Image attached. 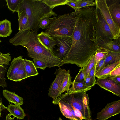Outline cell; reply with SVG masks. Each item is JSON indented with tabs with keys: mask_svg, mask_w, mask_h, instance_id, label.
Wrapping results in <instances>:
<instances>
[{
	"mask_svg": "<svg viewBox=\"0 0 120 120\" xmlns=\"http://www.w3.org/2000/svg\"><path fill=\"white\" fill-rule=\"evenodd\" d=\"M33 60L36 69L44 70L48 67L47 64L43 61L36 59H33Z\"/></svg>",
	"mask_w": 120,
	"mask_h": 120,
	"instance_id": "32",
	"label": "cell"
},
{
	"mask_svg": "<svg viewBox=\"0 0 120 120\" xmlns=\"http://www.w3.org/2000/svg\"><path fill=\"white\" fill-rule=\"evenodd\" d=\"M95 70L94 67L89 71L88 76L90 77H92L95 76Z\"/></svg>",
	"mask_w": 120,
	"mask_h": 120,
	"instance_id": "41",
	"label": "cell"
},
{
	"mask_svg": "<svg viewBox=\"0 0 120 120\" xmlns=\"http://www.w3.org/2000/svg\"><path fill=\"white\" fill-rule=\"evenodd\" d=\"M22 57V56H20L17 57H15L12 60L7 73V76L9 79L19 69L23 62Z\"/></svg>",
	"mask_w": 120,
	"mask_h": 120,
	"instance_id": "15",
	"label": "cell"
},
{
	"mask_svg": "<svg viewBox=\"0 0 120 120\" xmlns=\"http://www.w3.org/2000/svg\"><path fill=\"white\" fill-rule=\"evenodd\" d=\"M7 108V107L4 106L2 104L1 99L0 96V118L1 116L2 111L3 110Z\"/></svg>",
	"mask_w": 120,
	"mask_h": 120,
	"instance_id": "40",
	"label": "cell"
},
{
	"mask_svg": "<svg viewBox=\"0 0 120 120\" xmlns=\"http://www.w3.org/2000/svg\"><path fill=\"white\" fill-rule=\"evenodd\" d=\"M89 60L86 64L82 68L84 76V80L88 76L89 73L91 69L94 66L95 64L94 55Z\"/></svg>",
	"mask_w": 120,
	"mask_h": 120,
	"instance_id": "27",
	"label": "cell"
},
{
	"mask_svg": "<svg viewBox=\"0 0 120 120\" xmlns=\"http://www.w3.org/2000/svg\"><path fill=\"white\" fill-rule=\"evenodd\" d=\"M71 79L70 71L69 70L65 74L61 83L59 90L60 96L64 92L67 91L69 90L72 82Z\"/></svg>",
	"mask_w": 120,
	"mask_h": 120,
	"instance_id": "22",
	"label": "cell"
},
{
	"mask_svg": "<svg viewBox=\"0 0 120 120\" xmlns=\"http://www.w3.org/2000/svg\"><path fill=\"white\" fill-rule=\"evenodd\" d=\"M80 10L50 18V23L44 32L52 37H71Z\"/></svg>",
	"mask_w": 120,
	"mask_h": 120,
	"instance_id": "4",
	"label": "cell"
},
{
	"mask_svg": "<svg viewBox=\"0 0 120 120\" xmlns=\"http://www.w3.org/2000/svg\"><path fill=\"white\" fill-rule=\"evenodd\" d=\"M58 47L53 53L58 58L63 61L67 56L72 42L71 37L68 36L52 37Z\"/></svg>",
	"mask_w": 120,
	"mask_h": 120,
	"instance_id": "7",
	"label": "cell"
},
{
	"mask_svg": "<svg viewBox=\"0 0 120 120\" xmlns=\"http://www.w3.org/2000/svg\"><path fill=\"white\" fill-rule=\"evenodd\" d=\"M72 87L70 88L69 90L75 91L91 88L87 86L84 82H73L71 83Z\"/></svg>",
	"mask_w": 120,
	"mask_h": 120,
	"instance_id": "29",
	"label": "cell"
},
{
	"mask_svg": "<svg viewBox=\"0 0 120 120\" xmlns=\"http://www.w3.org/2000/svg\"><path fill=\"white\" fill-rule=\"evenodd\" d=\"M42 1V0H22L18 14L21 12H25L30 24V30L37 34L39 28V20L42 17L48 16L54 17L57 15Z\"/></svg>",
	"mask_w": 120,
	"mask_h": 120,
	"instance_id": "3",
	"label": "cell"
},
{
	"mask_svg": "<svg viewBox=\"0 0 120 120\" xmlns=\"http://www.w3.org/2000/svg\"><path fill=\"white\" fill-rule=\"evenodd\" d=\"M19 32H21L30 30V24L27 16L23 11L18 14Z\"/></svg>",
	"mask_w": 120,
	"mask_h": 120,
	"instance_id": "17",
	"label": "cell"
},
{
	"mask_svg": "<svg viewBox=\"0 0 120 120\" xmlns=\"http://www.w3.org/2000/svg\"><path fill=\"white\" fill-rule=\"evenodd\" d=\"M91 88L75 91L68 90L54 99L52 103L54 104L59 102L65 105L74 120H91L89 98L86 93Z\"/></svg>",
	"mask_w": 120,
	"mask_h": 120,
	"instance_id": "2",
	"label": "cell"
},
{
	"mask_svg": "<svg viewBox=\"0 0 120 120\" xmlns=\"http://www.w3.org/2000/svg\"><path fill=\"white\" fill-rule=\"evenodd\" d=\"M120 113V100L107 104L100 112L97 113L96 119L106 120Z\"/></svg>",
	"mask_w": 120,
	"mask_h": 120,
	"instance_id": "8",
	"label": "cell"
},
{
	"mask_svg": "<svg viewBox=\"0 0 120 120\" xmlns=\"http://www.w3.org/2000/svg\"><path fill=\"white\" fill-rule=\"evenodd\" d=\"M28 78L26 75L23 62L18 71L9 80L16 82H19Z\"/></svg>",
	"mask_w": 120,
	"mask_h": 120,
	"instance_id": "23",
	"label": "cell"
},
{
	"mask_svg": "<svg viewBox=\"0 0 120 120\" xmlns=\"http://www.w3.org/2000/svg\"><path fill=\"white\" fill-rule=\"evenodd\" d=\"M22 0H5L8 8L13 13L18 12Z\"/></svg>",
	"mask_w": 120,
	"mask_h": 120,
	"instance_id": "26",
	"label": "cell"
},
{
	"mask_svg": "<svg viewBox=\"0 0 120 120\" xmlns=\"http://www.w3.org/2000/svg\"><path fill=\"white\" fill-rule=\"evenodd\" d=\"M6 109L9 112V114L13 115L14 118L16 117L19 119H22L25 116L24 110L20 105H13L12 103L8 105Z\"/></svg>",
	"mask_w": 120,
	"mask_h": 120,
	"instance_id": "18",
	"label": "cell"
},
{
	"mask_svg": "<svg viewBox=\"0 0 120 120\" xmlns=\"http://www.w3.org/2000/svg\"><path fill=\"white\" fill-rule=\"evenodd\" d=\"M94 0H79L77 4L78 9L96 5Z\"/></svg>",
	"mask_w": 120,
	"mask_h": 120,
	"instance_id": "28",
	"label": "cell"
},
{
	"mask_svg": "<svg viewBox=\"0 0 120 120\" xmlns=\"http://www.w3.org/2000/svg\"><path fill=\"white\" fill-rule=\"evenodd\" d=\"M106 1L114 22L120 27V0H106Z\"/></svg>",
	"mask_w": 120,
	"mask_h": 120,
	"instance_id": "12",
	"label": "cell"
},
{
	"mask_svg": "<svg viewBox=\"0 0 120 120\" xmlns=\"http://www.w3.org/2000/svg\"><path fill=\"white\" fill-rule=\"evenodd\" d=\"M79 0H68L66 4L70 6L75 11L78 9L77 8V4Z\"/></svg>",
	"mask_w": 120,
	"mask_h": 120,
	"instance_id": "36",
	"label": "cell"
},
{
	"mask_svg": "<svg viewBox=\"0 0 120 120\" xmlns=\"http://www.w3.org/2000/svg\"><path fill=\"white\" fill-rule=\"evenodd\" d=\"M11 115L9 113L8 114L6 115V119L5 120H14V117L12 118H11Z\"/></svg>",
	"mask_w": 120,
	"mask_h": 120,
	"instance_id": "42",
	"label": "cell"
},
{
	"mask_svg": "<svg viewBox=\"0 0 120 120\" xmlns=\"http://www.w3.org/2000/svg\"><path fill=\"white\" fill-rule=\"evenodd\" d=\"M95 42L99 48H102L110 51L120 52V38L117 39L105 40L96 37Z\"/></svg>",
	"mask_w": 120,
	"mask_h": 120,
	"instance_id": "10",
	"label": "cell"
},
{
	"mask_svg": "<svg viewBox=\"0 0 120 120\" xmlns=\"http://www.w3.org/2000/svg\"><path fill=\"white\" fill-rule=\"evenodd\" d=\"M107 79L112 80L117 84L120 85V76L112 78H108Z\"/></svg>",
	"mask_w": 120,
	"mask_h": 120,
	"instance_id": "39",
	"label": "cell"
},
{
	"mask_svg": "<svg viewBox=\"0 0 120 120\" xmlns=\"http://www.w3.org/2000/svg\"><path fill=\"white\" fill-rule=\"evenodd\" d=\"M106 50L108 53L105 57L104 64L100 70L108 65L120 60V52H115Z\"/></svg>",
	"mask_w": 120,
	"mask_h": 120,
	"instance_id": "20",
	"label": "cell"
},
{
	"mask_svg": "<svg viewBox=\"0 0 120 120\" xmlns=\"http://www.w3.org/2000/svg\"></svg>",
	"mask_w": 120,
	"mask_h": 120,
	"instance_id": "46",
	"label": "cell"
},
{
	"mask_svg": "<svg viewBox=\"0 0 120 120\" xmlns=\"http://www.w3.org/2000/svg\"><path fill=\"white\" fill-rule=\"evenodd\" d=\"M67 71L60 68L56 70V77L50 85L48 90V96L54 99L59 96V90L64 78Z\"/></svg>",
	"mask_w": 120,
	"mask_h": 120,
	"instance_id": "9",
	"label": "cell"
},
{
	"mask_svg": "<svg viewBox=\"0 0 120 120\" xmlns=\"http://www.w3.org/2000/svg\"><path fill=\"white\" fill-rule=\"evenodd\" d=\"M95 8L92 7L80 9L71 37L72 45L64 64H74L82 68L98 48L95 42Z\"/></svg>",
	"mask_w": 120,
	"mask_h": 120,
	"instance_id": "1",
	"label": "cell"
},
{
	"mask_svg": "<svg viewBox=\"0 0 120 120\" xmlns=\"http://www.w3.org/2000/svg\"><path fill=\"white\" fill-rule=\"evenodd\" d=\"M96 7L101 12L110 29L113 39H117L120 36V27L114 22L110 14L106 0H95Z\"/></svg>",
	"mask_w": 120,
	"mask_h": 120,
	"instance_id": "5",
	"label": "cell"
},
{
	"mask_svg": "<svg viewBox=\"0 0 120 120\" xmlns=\"http://www.w3.org/2000/svg\"><path fill=\"white\" fill-rule=\"evenodd\" d=\"M2 93L3 96L9 102L19 105L23 104V98L15 92L4 89L3 90Z\"/></svg>",
	"mask_w": 120,
	"mask_h": 120,
	"instance_id": "16",
	"label": "cell"
},
{
	"mask_svg": "<svg viewBox=\"0 0 120 120\" xmlns=\"http://www.w3.org/2000/svg\"><path fill=\"white\" fill-rule=\"evenodd\" d=\"M0 86H2L0 83Z\"/></svg>",
	"mask_w": 120,
	"mask_h": 120,
	"instance_id": "44",
	"label": "cell"
},
{
	"mask_svg": "<svg viewBox=\"0 0 120 120\" xmlns=\"http://www.w3.org/2000/svg\"><path fill=\"white\" fill-rule=\"evenodd\" d=\"M10 21L6 19L0 21V37L4 38L9 36L12 32Z\"/></svg>",
	"mask_w": 120,
	"mask_h": 120,
	"instance_id": "19",
	"label": "cell"
},
{
	"mask_svg": "<svg viewBox=\"0 0 120 120\" xmlns=\"http://www.w3.org/2000/svg\"><path fill=\"white\" fill-rule=\"evenodd\" d=\"M118 76H120V65L115 68L110 72L109 76L108 78H113Z\"/></svg>",
	"mask_w": 120,
	"mask_h": 120,
	"instance_id": "35",
	"label": "cell"
},
{
	"mask_svg": "<svg viewBox=\"0 0 120 120\" xmlns=\"http://www.w3.org/2000/svg\"><path fill=\"white\" fill-rule=\"evenodd\" d=\"M96 80L95 76L90 77L88 76L84 82L87 86L92 88L96 84Z\"/></svg>",
	"mask_w": 120,
	"mask_h": 120,
	"instance_id": "33",
	"label": "cell"
},
{
	"mask_svg": "<svg viewBox=\"0 0 120 120\" xmlns=\"http://www.w3.org/2000/svg\"><path fill=\"white\" fill-rule=\"evenodd\" d=\"M108 53L106 49L102 48H99L94 54V70L98 62L104 58Z\"/></svg>",
	"mask_w": 120,
	"mask_h": 120,
	"instance_id": "24",
	"label": "cell"
},
{
	"mask_svg": "<svg viewBox=\"0 0 120 120\" xmlns=\"http://www.w3.org/2000/svg\"><path fill=\"white\" fill-rule=\"evenodd\" d=\"M120 65V60L108 65L101 69L95 74V76L98 79H107L109 76L110 72L115 68Z\"/></svg>",
	"mask_w": 120,
	"mask_h": 120,
	"instance_id": "14",
	"label": "cell"
},
{
	"mask_svg": "<svg viewBox=\"0 0 120 120\" xmlns=\"http://www.w3.org/2000/svg\"><path fill=\"white\" fill-rule=\"evenodd\" d=\"M84 76L82 68H81L75 77L73 82H84Z\"/></svg>",
	"mask_w": 120,
	"mask_h": 120,
	"instance_id": "34",
	"label": "cell"
},
{
	"mask_svg": "<svg viewBox=\"0 0 120 120\" xmlns=\"http://www.w3.org/2000/svg\"><path fill=\"white\" fill-rule=\"evenodd\" d=\"M7 70L6 66L0 67V80L5 81V76Z\"/></svg>",
	"mask_w": 120,
	"mask_h": 120,
	"instance_id": "37",
	"label": "cell"
},
{
	"mask_svg": "<svg viewBox=\"0 0 120 120\" xmlns=\"http://www.w3.org/2000/svg\"><path fill=\"white\" fill-rule=\"evenodd\" d=\"M5 66V65H3L0 64V67H4Z\"/></svg>",
	"mask_w": 120,
	"mask_h": 120,
	"instance_id": "43",
	"label": "cell"
},
{
	"mask_svg": "<svg viewBox=\"0 0 120 120\" xmlns=\"http://www.w3.org/2000/svg\"><path fill=\"white\" fill-rule=\"evenodd\" d=\"M96 22L95 25L96 37L105 40H113L109 27L106 22L99 9H95Z\"/></svg>",
	"mask_w": 120,
	"mask_h": 120,
	"instance_id": "6",
	"label": "cell"
},
{
	"mask_svg": "<svg viewBox=\"0 0 120 120\" xmlns=\"http://www.w3.org/2000/svg\"><path fill=\"white\" fill-rule=\"evenodd\" d=\"M11 57L9 53L4 54L0 52V64L5 66L9 65Z\"/></svg>",
	"mask_w": 120,
	"mask_h": 120,
	"instance_id": "30",
	"label": "cell"
},
{
	"mask_svg": "<svg viewBox=\"0 0 120 120\" xmlns=\"http://www.w3.org/2000/svg\"><path fill=\"white\" fill-rule=\"evenodd\" d=\"M1 42V40H0V43Z\"/></svg>",
	"mask_w": 120,
	"mask_h": 120,
	"instance_id": "45",
	"label": "cell"
},
{
	"mask_svg": "<svg viewBox=\"0 0 120 120\" xmlns=\"http://www.w3.org/2000/svg\"><path fill=\"white\" fill-rule=\"evenodd\" d=\"M95 83L101 88L120 97V85L113 80L107 79H98L96 80Z\"/></svg>",
	"mask_w": 120,
	"mask_h": 120,
	"instance_id": "11",
	"label": "cell"
},
{
	"mask_svg": "<svg viewBox=\"0 0 120 120\" xmlns=\"http://www.w3.org/2000/svg\"><path fill=\"white\" fill-rule=\"evenodd\" d=\"M105 57L100 60L97 64L95 69V74L100 70L103 65L104 63Z\"/></svg>",
	"mask_w": 120,
	"mask_h": 120,
	"instance_id": "38",
	"label": "cell"
},
{
	"mask_svg": "<svg viewBox=\"0 0 120 120\" xmlns=\"http://www.w3.org/2000/svg\"><path fill=\"white\" fill-rule=\"evenodd\" d=\"M26 75L28 77L37 75L39 73L33 61L25 58L23 59Z\"/></svg>",
	"mask_w": 120,
	"mask_h": 120,
	"instance_id": "21",
	"label": "cell"
},
{
	"mask_svg": "<svg viewBox=\"0 0 120 120\" xmlns=\"http://www.w3.org/2000/svg\"><path fill=\"white\" fill-rule=\"evenodd\" d=\"M38 40L45 48L53 53L56 41L52 37L42 31L37 35Z\"/></svg>",
	"mask_w": 120,
	"mask_h": 120,
	"instance_id": "13",
	"label": "cell"
},
{
	"mask_svg": "<svg viewBox=\"0 0 120 120\" xmlns=\"http://www.w3.org/2000/svg\"><path fill=\"white\" fill-rule=\"evenodd\" d=\"M68 0H42V2L50 8L66 4Z\"/></svg>",
	"mask_w": 120,
	"mask_h": 120,
	"instance_id": "25",
	"label": "cell"
},
{
	"mask_svg": "<svg viewBox=\"0 0 120 120\" xmlns=\"http://www.w3.org/2000/svg\"><path fill=\"white\" fill-rule=\"evenodd\" d=\"M50 23V18L47 15L41 18L39 20V28L44 29L46 28Z\"/></svg>",
	"mask_w": 120,
	"mask_h": 120,
	"instance_id": "31",
	"label": "cell"
}]
</instances>
